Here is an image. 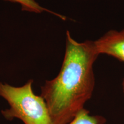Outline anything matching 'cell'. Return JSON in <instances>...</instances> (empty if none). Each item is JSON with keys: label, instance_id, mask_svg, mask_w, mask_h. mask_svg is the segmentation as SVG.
<instances>
[{"label": "cell", "instance_id": "obj_3", "mask_svg": "<svg viewBox=\"0 0 124 124\" xmlns=\"http://www.w3.org/2000/svg\"><path fill=\"white\" fill-rule=\"evenodd\" d=\"M94 43L100 55L106 54L124 62V29L108 31Z\"/></svg>", "mask_w": 124, "mask_h": 124}, {"label": "cell", "instance_id": "obj_2", "mask_svg": "<svg viewBox=\"0 0 124 124\" xmlns=\"http://www.w3.org/2000/svg\"><path fill=\"white\" fill-rule=\"evenodd\" d=\"M33 83L30 79L16 87L0 82V97L9 105L1 111L6 120L17 118L24 124H52L47 105L41 95L34 93Z\"/></svg>", "mask_w": 124, "mask_h": 124}, {"label": "cell", "instance_id": "obj_1", "mask_svg": "<svg viewBox=\"0 0 124 124\" xmlns=\"http://www.w3.org/2000/svg\"><path fill=\"white\" fill-rule=\"evenodd\" d=\"M99 55L94 41L78 42L67 31L61 69L41 87L52 124H68L84 108L95 87L93 67Z\"/></svg>", "mask_w": 124, "mask_h": 124}, {"label": "cell", "instance_id": "obj_5", "mask_svg": "<svg viewBox=\"0 0 124 124\" xmlns=\"http://www.w3.org/2000/svg\"><path fill=\"white\" fill-rule=\"evenodd\" d=\"M106 121L104 118L93 116L86 108H83L68 124H103Z\"/></svg>", "mask_w": 124, "mask_h": 124}, {"label": "cell", "instance_id": "obj_6", "mask_svg": "<svg viewBox=\"0 0 124 124\" xmlns=\"http://www.w3.org/2000/svg\"><path fill=\"white\" fill-rule=\"evenodd\" d=\"M122 92H123L124 94V78L123 80H122Z\"/></svg>", "mask_w": 124, "mask_h": 124}, {"label": "cell", "instance_id": "obj_4", "mask_svg": "<svg viewBox=\"0 0 124 124\" xmlns=\"http://www.w3.org/2000/svg\"><path fill=\"white\" fill-rule=\"evenodd\" d=\"M3 1L19 4L23 11L35 13H41L46 12L56 15L62 20H65L66 19V17L64 16L45 8L44 7L38 4L35 0H3Z\"/></svg>", "mask_w": 124, "mask_h": 124}]
</instances>
